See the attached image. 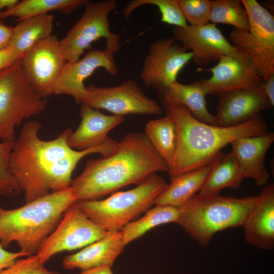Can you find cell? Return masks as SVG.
I'll return each instance as SVG.
<instances>
[{"mask_svg":"<svg viewBox=\"0 0 274 274\" xmlns=\"http://www.w3.org/2000/svg\"><path fill=\"white\" fill-rule=\"evenodd\" d=\"M0 274H60L49 270L44 265L38 256L31 255L18 259L12 266L1 271Z\"/></svg>","mask_w":274,"mask_h":274,"instance_id":"33","label":"cell"},{"mask_svg":"<svg viewBox=\"0 0 274 274\" xmlns=\"http://www.w3.org/2000/svg\"><path fill=\"white\" fill-rule=\"evenodd\" d=\"M238 160L232 152L221 151L212 160V166L198 194L210 195L220 194L226 188L236 189L243 180Z\"/></svg>","mask_w":274,"mask_h":274,"instance_id":"24","label":"cell"},{"mask_svg":"<svg viewBox=\"0 0 274 274\" xmlns=\"http://www.w3.org/2000/svg\"><path fill=\"white\" fill-rule=\"evenodd\" d=\"M86 0H23L13 8L0 12V19L15 17L17 21L26 18L58 11L65 14L72 13Z\"/></svg>","mask_w":274,"mask_h":274,"instance_id":"28","label":"cell"},{"mask_svg":"<svg viewBox=\"0 0 274 274\" xmlns=\"http://www.w3.org/2000/svg\"><path fill=\"white\" fill-rule=\"evenodd\" d=\"M76 201L69 187L16 209H5L0 205V245L5 249L14 242L28 256L36 254L66 210Z\"/></svg>","mask_w":274,"mask_h":274,"instance_id":"4","label":"cell"},{"mask_svg":"<svg viewBox=\"0 0 274 274\" xmlns=\"http://www.w3.org/2000/svg\"><path fill=\"white\" fill-rule=\"evenodd\" d=\"M168 170L145 133L129 132L111 154L88 160L70 188L76 201L97 200L126 186L137 185L152 174Z\"/></svg>","mask_w":274,"mask_h":274,"instance_id":"2","label":"cell"},{"mask_svg":"<svg viewBox=\"0 0 274 274\" xmlns=\"http://www.w3.org/2000/svg\"><path fill=\"white\" fill-rule=\"evenodd\" d=\"M256 199V195L237 198L220 194H196L179 208L176 223L200 245L206 247L217 232L242 227Z\"/></svg>","mask_w":274,"mask_h":274,"instance_id":"5","label":"cell"},{"mask_svg":"<svg viewBox=\"0 0 274 274\" xmlns=\"http://www.w3.org/2000/svg\"><path fill=\"white\" fill-rule=\"evenodd\" d=\"M79 274H113L112 267L110 266H99L81 270Z\"/></svg>","mask_w":274,"mask_h":274,"instance_id":"38","label":"cell"},{"mask_svg":"<svg viewBox=\"0 0 274 274\" xmlns=\"http://www.w3.org/2000/svg\"><path fill=\"white\" fill-rule=\"evenodd\" d=\"M147 5L156 6L161 14V21L175 27L187 26L178 0H133L128 2L123 10L125 19L138 8Z\"/></svg>","mask_w":274,"mask_h":274,"instance_id":"30","label":"cell"},{"mask_svg":"<svg viewBox=\"0 0 274 274\" xmlns=\"http://www.w3.org/2000/svg\"><path fill=\"white\" fill-rule=\"evenodd\" d=\"M81 122L72 131L67 142L73 149L85 150L103 145L110 138L108 133L124 121V117L106 115L99 110L82 105Z\"/></svg>","mask_w":274,"mask_h":274,"instance_id":"20","label":"cell"},{"mask_svg":"<svg viewBox=\"0 0 274 274\" xmlns=\"http://www.w3.org/2000/svg\"><path fill=\"white\" fill-rule=\"evenodd\" d=\"M84 6L85 11L81 18L59 41L62 55L68 62L79 60L85 50L102 38L106 39V49L113 53L121 48L120 36L111 31L109 22V14L117 7V1L86 0Z\"/></svg>","mask_w":274,"mask_h":274,"instance_id":"9","label":"cell"},{"mask_svg":"<svg viewBox=\"0 0 274 274\" xmlns=\"http://www.w3.org/2000/svg\"><path fill=\"white\" fill-rule=\"evenodd\" d=\"M274 141V133L241 138L230 144L239 163L243 179H253L258 187L266 186L269 175L265 165L266 152Z\"/></svg>","mask_w":274,"mask_h":274,"instance_id":"19","label":"cell"},{"mask_svg":"<svg viewBox=\"0 0 274 274\" xmlns=\"http://www.w3.org/2000/svg\"><path fill=\"white\" fill-rule=\"evenodd\" d=\"M192 59V53L174 37L158 39L150 45L141 73L144 85L157 91L177 81V77Z\"/></svg>","mask_w":274,"mask_h":274,"instance_id":"13","label":"cell"},{"mask_svg":"<svg viewBox=\"0 0 274 274\" xmlns=\"http://www.w3.org/2000/svg\"><path fill=\"white\" fill-rule=\"evenodd\" d=\"M183 14L190 25L200 26L210 21L211 1L178 0Z\"/></svg>","mask_w":274,"mask_h":274,"instance_id":"32","label":"cell"},{"mask_svg":"<svg viewBox=\"0 0 274 274\" xmlns=\"http://www.w3.org/2000/svg\"><path fill=\"white\" fill-rule=\"evenodd\" d=\"M173 32V37L187 50H190L192 60L198 66H205L212 62L218 61L223 56L244 57L215 24L175 27Z\"/></svg>","mask_w":274,"mask_h":274,"instance_id":"14","label":"cell"},{"mask_svg":"<svg viewBox=\"0 0 274 274\" xmlns=\"http://www.w3.org/2000/svg\"><path fill=\"white\" fill-rule=\"evenodd\" d=\"M154 206L142 218L129 222L122 228L120 232L125 246L155 227L177 223L179 208L169 206Z\"/></svg>","mask_w":274,"mask_h":274,"instance_id":"27","label":"cell"},{"mask_svg":"<svg viewBox=\"0 0 274 274\" xmlns=\"http://www.w3.org/2000/svg\"><path fill=\"white\" fill-rule=\"evenodd\" d=\"M41 128L37 120L25 122L13 141L9 157L11 173L24 192L26 202L69 188L73 172L85 156L93 153L106 156L116 149V141L110 138L100 146L77 150L67 142L73 131L71 128L49 141L40 138Z\"/></svg>","mask_w":274,"mask_h":274,"instance_id":"1","label":"cell"},{"mask_svg":"<svg viewBox=\"0 0 274 274\" xmlns=\"http://www.w3.org/2000/svg\"><path fill=\"white\" fill-rule=\"evenodd\" d=\"M157 92L164 108L184 106L197 120L217 125L215 115L212 114L207 108V93L200 80L189 84H182L177 81Z\"/></svg>","mask_w":274,"mask_h":274,"instance_id":"22","label":"cell"},{"mask_svg":"<svg viewBox=\"0 0 274 274\" xmlns=\"http://www.w3.org/2000/svg\"><path fill=\"white\" fill-rule=\"evenodd\" d=\"M12 142H0V196L12 197L17 195L21 191L9 167V157Z\"/></svg>","mask_w":274,"mask_h":274,"instance_id":"31","label":"cell"},{"mask_svg":"<svg viewBox=\"0 0 274 274\" xmlns=\"http://www.w3.org/2000/svg\"><path fill=\"white\" fill-rule=\"evenodd\" d=\"M82 105L96 110H105L114 115H161L160 104L147 96L137 83L128 79L121 84L111 87L86 86Z\"/></svg>","mask_w":274,"mask_h":274,"instance_id":"10","label":"cell"},{"mask_svg":"<svg viewBox=\"0 0 274 274\" xmlns=\"http://www.w3.org/2000/svg\"><path fill=\"white\" fill-rule=\"evenodd\" d=\"M21 56L10 46L0 50V71L10 66Z\"/></svg>","mask_w":274,"mask_h":274,"instance_id":"35","label":"cell"},{"mask_svg":"<svg viewBox=\"0 0 274 274\" xmlns=\"http://www.w3.org/2000/svg\"><path fill=\"white\" fill-rule=\"evenodd\" d=\"M210 21L231 25L238 29H249L248 16L241 0L211 1Z\"/></svg>","mask_w":274,"mask_h":274,"instance_id":"29","label":"cell"},{"mask_svg":"<svg viewBox=\"0 0 274 274\" xmlns=\"http://www.w3.org/2000/svg\"><path fill=\"white\" fill-rule=\"evenodd\" d=\"M145 134L152 145L167 163L168 169L174 162L177 147V130L173 118L164 117L149 121L145 126Z\"/></svg>","mask_w":274,"mask_h":274,"instance_id":"26","label":"cell"},{"mask_svg":"<svg viewBox=\"0 0 274 274\" xmlns=\"http://www.w3.org/2000/svg\"><path fill=\"white\" fill-rule=\"evenodd\" d=\"M19 2L18 0H0V11L4 8L11 9Z\"/></svg>","mask_w":274,"mask_h":274,"instance_id":"39","label":"cell"},{"mask_svg":"<svg viewBox=\"0 0 274 274\" xmlns=\"http://www.w3.org/2000/svg\"><path fill=\"white\" fill-rule=\"evenodd\" d=\"M242 227L245 240L255 247H274V185L265 186L256 195L254 208Z\"/></svg>","mask_w":274,"mask_h":274,"instance_id":"18","label":"cell"},{"mask_svg":"<svg viewBox=\"0 0 274 274\" xmlns=\"http://www.w3.org/2000/svg\"><path fill=\"white\" fill-rule=\"evenodd\" d=\"M167 183L157 173L133 189L116 192L104 199L77 201L82 211L106 230L119 231L154 205Z\"/></svg>","mask_w":274,"mask_h":274,"instance_id":"6","label":"cell"},{"mask_svg":"<svg viewBox=\"0 0 274 274\" xmlns=\"http://www.w3.org/2000/svg\"><path fill=\"white\" fill-rule=\"evenodd\" d=\"M21 58L0 71V140L13 141L23 120L44 112L46 99L39 96L23 73Z\"/></svg>","mask_w":274,"mask_h":274,"instance_id":"7","label":"cell"},{"mask_svg":"<svg viewBox=\"0 0 274 274\" xmlns=\"http://www.w3.org/2000/svg\"><path fill=\"white\" fill-rule=\"evenodd\" d=\"M219 102L215 115L217 125L230 127L244 123L272 108L261 86L236 90L218 95Z\"/></svg>","mask_w":274,"mask_h":274,"instance_id":"17","label":"cell"},{"mask_svg":"<svg viewBox=\"0 0 274 274\" xmlns=\"http://www.w3.org/2000/svg\"><path fill=\"white\" fill-rule=\"evenodd\" d=\"M261 87L273 107L274 106V75L266 80H263Z\"/></svg>","mask_w":274,"mask_h":274,"instance_id":"37","label":"cell"},{"mask_svg":"<svg viewBox=\"0 0 274 274\" xmlns=\"http://www.w3.org/2000/svg\"><path fill=\"white\" fill-rule=\"evenodd\" d=\"M53 16L48 13L18 21L9 46L22 57L37 42L51 36Z\"/></svg>","mask_w":274,"mask_h":274,"instance_id":"25","label":"cell"},{"mask_svg":"<svg viewBox=\"0 0 274 274\" xmlns=\"http://www.w3.org/2000/svg\"><path fill=\"white\" fill-rule=\"evenodd\" d=\"M59 40L54 35L34 44L21 57V67L30 86L41 97L54 94L60 73L66 62L61 52Z\"/></svg>","mask_w":274,"mask_h":274,"instance_id":"12","label":"cell"},{"mask_svg":"<svg viewBox=\"0 0 274 274\" xmlns=\"http://www.w3.org/2000/svg\"><path fill=\"white\" fill-rule=\"evenodd\" d=\"M98 68H104L111 75H116L118 69L114 53L106 48L91 50L76 62H66L57 80L54 94L71 96L77 104H81L86 91L84 81Z\"/></svg>","mask_w":274,"mask_h":274,"instance_id":"16","label":"cell"},{"mask_svg":"<svg viewBox=\"0 0 274 274\" xmlns=\"http://www.w3.org/2000/svg\"><path fill=\"white\" fill-rule=\"evenodd\" d=\"M164 108L173 118L177 130L175 159L168 170L170 177L210 163L222 148L236 139L268 132L267 125L260 114L241 124L222 127L197 120L182 106Z\"/></svg>","mask_w":274,"mask_h":274,"instance_id":"3","label":"cell"},{"mask_svg":"<svg viewBox=\"0 0 274 274\" xmlns=\"http://www.w3.org/2000/svg\"><path fill=\"white\" fill-rule=\"evenodd\" d=\"M13 34V27L6 25L0 19V50L9 46Z\"/></svg>","mask_w":274,"mask_h":274,"instance_id":"36","label":"cell"},{"mask_svg":"<svg viewBox=\"0 0 274 274\" xmlns=\"http://www.w3.org/2000/svg\"><path fill=\"white\" fill-rule=\"evenodd\" d=\"M212 161L197 169L170 177L162 192L157 197L154 205L180 208L199 192L211 170Z\"/></svg>","mask_w":274,"mask_h":274,"instance_id":"23","label":"cell"},{"mask_svg":"<svg viewBox=\"0 0 274 274\" xmlns=\"http://www.w3.org/2000/svg\"><path fill=\"white\" fill-rule=\"evenodd\" d=\"M125 246L120 231H109L80 251L65 257L62 266L66 269L81 270L103 265L112 267Z\"/></svg>","mask_w":274,"mask_h":274,"instance_id":"21","label":"cell"},{"mask_svg":"<svg viewBox=\"0 0 274 274\" xmlns=\"http://www.w3.org/2000/svg\"><path fill=\"white\" fill-rule=\"evenodd\" d=\"M108 232L90 219L76 201L66 210L58 225L36 255L45 264L57 253L84 248L102 237Z\"/></svg>","mask_w":274,"mask_h":274,"instance_id":"11","label":"cell"},{"mask_svg":"<svg viewBox=\"0 0 274 274\" xmlns=\"http://www.w3.org/2000/svg\"><path fill=\"white\" fill-rule=\"evenodd\" d=\"M23 256L28 255L21 251H8L0 245V272L12 266L19 258Z\"/></svg>","mask_w":274,"mask_h":274,"instance_id":"34","label":"cell"},{"mask_svg":"<svg viewBox=\"0 0 274 274\" xmlns=\"http://www.w3.org/2000/svg\"><path fill=\"white\" fill-rule=\"evenodd\" d=\"M197 71L212 73L210 78L200 80L207 94L257 87L263 82L254 66L244 57L223 56L212 68L198 67Z\"/></svg>","mask_w":274,"mask_h":274,"instance_id":"15","label":"cell"},{"mask_svg":"<svg viewBox=\"0 0 274 274\" xmlns=\"http://www.w3.org/2000/svg\"><path fill=\"white\" fill-rule=\"evenodd\" d=\"M249 30L234 28L231 45L254 66L263 80L274 75V17L256 0H242Z\"/></svg>","mask_w":274,"mask_h":274,"instance_id":"8","label":"cell"}]
</instances>
